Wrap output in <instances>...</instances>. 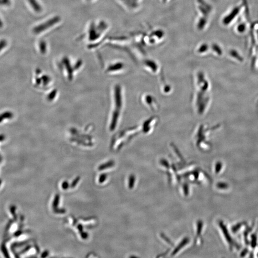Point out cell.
Returning a JSON list of instances; mask_svg holds the SVG:
<instances>
[{"instance_id": "obj_2", "label": "cell", "mask_w": 258, "mask_h": 258, "mask_svg": "<svg viewBox=\"0 0 258 258\" xmlns=\"http://www.w3.org/2000/svg\"><path fill=\"white\" fill-rule=\"evenodd\" d=\"M28 2L34 11L36 12L39 11V6L36 0H28Z\"/></svg>"}, {"instance_id": "obj_1", "label": "cell", "mask_w": 258, "mask_h": 258, "mask_svg": "<svg viewBox=\"0 0 258 258\" xmlns=\"http://www.w3.org/2000/svg\"><path fill=\"white\" fill-rule=\"evenodd\" d=\"M195 79L194 106L199 115L205 113L209 101V84L207 79L201 73H199Z\"/></svg>"}, {"instance_id": "obj_3", "label": "cell", "mask_w": 258, "mask_h": 258, "mask_svg": "<svg viewBox=\"0 0 258 258\" xmlns=\"http://www.w3.org/2000/svg\"><path fill=\"white\" fill-rule=\"evenodd\" d=\"M7 42L6 40L2 39L0 40V52L3 50L7 46Z\"/></svg>"}, {"instance_id": "obj_4", "label": "cell", "mask_w": 258, "mask_h": 258, "mask_svg": "<svg viewBox=\"0 0 258 258\" xmlns=\"http://www.w3.org/2000/svg\"><path fill=\"white\" fill-rule=\"evenodd\" d=\"M3 5H9L10 4V0H2Z\"/></svg>"}, {"instance_id": "obj_5", "label": "cell", "mask_w": 258, "mask_h": 258, "mask_svg": "<svg viewBox=\"0 0 258 258\" xmlns=\"http://www.w3.org/2000/svg\"><path fill=\"white\" fill-rule=\"evenodd\" d=\"M3 22L1 20V18H0V28H2V27H3Z\"/></svg>"}]
</instances>
